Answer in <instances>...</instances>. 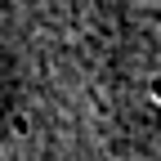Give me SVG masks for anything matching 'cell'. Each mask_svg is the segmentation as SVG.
I'll return each mask as SVG.
<instances>
[]
</instances>
